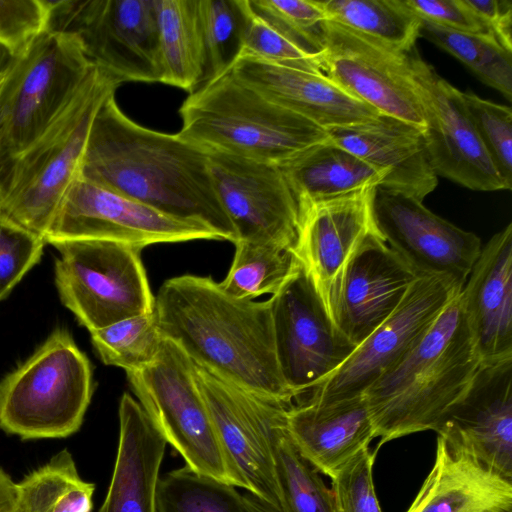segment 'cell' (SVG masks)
<instances>
[{
    "label": "cell",
    "instance_id": "obj_26",
    "mask_svg": "<svg viewBox=\"0 0 512 512\" xmlns=\"http://www.w3.org/2000/svg\"><path fill=\"white\" fill-rule=\"evenodd\" d=\"M287 428L303 456L330 478L375 438L363 395L327 405H292Z\"/></svg>",
    "mask_w": 512,
    "mask_h": 512
},
{
    "label": "cell",
    "instance_id": "obj_47",
    "mask_svg": "<svg viewBox=\"0 0 512 512\" xmlns=\"http://www.w3.org/2000/svg\"><path fill=\"white\" fill-rule=\"evenodd\" d=\"M0 512H17L16 483L0 467Z\"/></svg>",
    "mask_w": 512,
    "mask_h": 512
},
{
    "label": "cell",
    "instance_id": "obj_20",
    "mask_svg": "<svg viewBox=\"0 0 512 512\" xmlns=\"http://www.w3.org/2000/svg\"><path fill=\"white\" fill-rule=\"evenodd\" d=\"M420 275L378 234L369 232L341 276L332 319L356 347L397 308Z\"/></svg>",
    "mask_w": 512,
    "mask_h": 512
},
{
    "label": "cell",
    "instance_id": "obj_2",
    "mask_svg": "<svg viewBox=\"0 0 512 512\" xmlns=\"http://www.w3.org/2000/svg\"><path fill=\"white\" fill-rule=\"evenodd\" d=\"M154 312L162 336L217 378L288 406L297 398L278 366L269 300L238 299L187 274L162 284Z\"/></svg>",
    "mask_w": 512,
    "mask_h": 512
},
{
    "label": "cell",
    "instance_id": "obj_5",
    "mask_svg": "<svg viewBox=\"0 0 512 512\" xmlns=\"http://www.w3.org/2000/svg\"><path fill=\"white\" fill-rule=\"evenodd\" d=\"M119 86L94 65L67 108L0 179L1 213L46 241L64 194L80 171L94 116Z\"/></svg>",
    "mask_w": 512,
    "mask_h": 512
},
{
    "label": "cell",
    "instance_id": "obj_31",
    "mask_svg": "<svg viewBox=\"0 0 512 512\" xmlns=\"http://www.w3.org/2000/svg\"><path fill=\"white\" fill-rule=\"evenodd\" d=\"M94 491L64 449L16 483L17 512H92Z\"/></svg>",
    "mask_w": 512,
    "mask_h": 512
},
{
    "label": "cell",
    "instance_id": "obj_36",
    "mask_svg": "<svg viewBox=\"0 0 512 512\" xmlns=\"http://www.w3.org/2000/svg\"><path fill=\"white\" fill-rule=\"evenodd\" d=\"M90 333L92 344L103 363L120 367L126 373L151 364L164 340L154 310Z\"/></svg>",
    "mask_w": 512,
    "mask_h": 512
},
{
    "label": "cell",
    "instance_id": "obj_40",
    "mask_svg": "<svg viewBox=\"0 0 512 512\" xmlns=\"http://www.w3.org/2000/svg\"><path fill=\"white\" fill-rule=\"evenodd\" d=\"M462 97L474 128L498 173L512 187V111L467 91Z\"/></svg>",
    "mask_w": 512,
    "mask_h": 512
},
{
    "label": "cell",
    "instance_id": "obj_44",
    "mask_svg": "<svg viewBox=\"0 0 512 512\" xmlns=\"http://www.w3.org/2000/svg\"><path fill=\"white\" fill-rule=\"evenodd\" d=\"M404 3L419 19L441 27L466 33L490 34L463 0H404Z\"/></svg>",
    "mask_w": 512,
    "mask_h": 512
},
{
    "label": "cell",
    "instance_id": "obj_15",
    "mask_svg": "<svg viewBox=\"0 0 512 512\" xmlns=\"http://www.w3.org/2000/svg\"><path fill=\"white\" fill-rule=\"evenodd\" d=\"M408 55L425 119V146L436 175L475 191L511 189L484 148L462 92L425 62L415 47Z\"/></svg>",
    "mask_w": 512,
    "mask_h": 512
},
{
    "label": "cell",
    "instance_id": "obj_42",
    "mask_svg": "<svg viewBox=\"0 0 512 512\" xmlns=\"http://www.w3.org/2000/svg\"><path fill=\"white\" fill-rule=\"evenodd\" d=\"M377 450H361L331 478L335 512H382L372 468Z\"/></svg>",
    "mask_w": 512,
    "mask_h": 512
},
{
    "label": "cell",
    "instance_id": "obj_29",
    "mask_svg": "<svg viewBox=\"0 0 512 512\" xmlns=\"http://www.w3.org/2000/svg\"><path fill=\"white\" fill-rule=\"evenodd\" d=\"M161 81L189 93L205 80L199 0H157Z\"/></svg>",
    "mask_w": 512,
    "mask_h": 512
},
{
    "label": "cell",
    "instance_id": "obj_22",
    "mask_svg": "<svg viewBox=\"0 0 512 512\" xmlns=\"http://www.w3.org/2000/svg\"><path fill=\"white\" fill-rule=\"evenodd\" d=\"M233 75L268 101L326 131L372 121L381 114L323 73L238 56Z\"/></svg>",
    "mask_w": 512,
    "mask_h": 512
},
{
    "label": "cell",
    "instance_id": "obj_34",
    "mask_svg": "<svg viewBox=\"0 0 512 512\" xmlns=\"http://www.w3.org/2000/svg\"><path fill=\"white\" fill-rule=\"evenodd\" d=\"M419 37L457 58L483 83L511 100L512 51L492 35L460 32L420 19Z\"/></svg>",
    "mask_w": 512,
    "mask_h": 512
},
{
    "label": "cell",
    "instance_id": "obj_39",
    "mask_svg": "<svg viewBox=\"0 0 512 512\" xmlns=\"http://www.w3.org/2000/svg\"><path fill=\"white\" fill-rule=\"evenodd\" d=\"M252 9L310 54L321 55L320 26L327 16L319 0H249Z\"/></svg>",
    "mask_w": 512,
    "mask_h": 512
},
{
    "label": "cell",
    "instance_id": "obj_33",
    "mask_svg": "<svg viewBox=\"0 0 512 512\" xmlns=\"http://www.w3.org/2000/svg\"><path fill=\"white\" fill-rule=\"evenodd\" d=\"M222 290L238 299L276 294L299 266L293 249L273 243L236 241Z\"/></svg>",
    "mask_w": 512,
    "mask_h": 512
},
{
    "label": "cell",
    "instance_id": "obj_46",
    "mask_svg": "<svg viewBox=\"0 0 512 512\" xmlns=\"http://www.w3.org/2000/svg\"><path fill=\"white\" fill-rule=\"evenodd\" d=\"M5 79V69L0 71V179L4 176L7 169L10 167L13 159L11 157L5 133L4 124V98L2 85Z\"/></svg>",
    "mask_w": 512,
    "mask_h": 512
},
{
    "label": "cell",
    "instance_id": "obj_21",
    "mask_svg": "<svg viewBox=\"0 0 512 512\" xmlns=\"http://www.w3.org/2000/svg\"><path fill=\"white\" fill-rule=\"evenodd\" d=\"M375 189L367 187L341 197L301 204L294 252L331 319L343 271L365 236L375 229Z\"/></svg>",
    "mask_w": 512,
    "mask_h": 512
},
{
    "label": "cell",
    "instance_id": "obj_30",
    "mask_svg": "<svg viewBox=\"0 0 512 512\" xmlns=\"http://www.w3.org/2000/svg\"><path fill=\"white\" fill-rule=\"evenodd\" d=\"M289 407L277 404L266 428L281 512H335L331 488L326 486L321 473L303 456L288 431Z\"/></svg>",
    "mask_w": 512,
    "mask_h": 512
},
{
    "label": "cell",
    "instance_id": "obj_32",
    "mask_svg": "<svg viewBox=\"0 0 512 512\" xmlns=\"http://www.w3.org/2000/svg\"><path fill=\"white\" fill-rule=\"evenodd\" d=\"M327 19L397 52L407 53L419 37L420 19L404 0H319Z\"/></svg>",
    "mask_w": 512,
    "mask_h": 512
},
{
    "label": "cell",
    "instance_id": "obj_37",
    "mask_svg": "<svg viewBox=\"0 0 512 512\" xmlns=\"http://www.w3.org/2000/svg\"><path fill=\"white\" fill-rule=\"evenodd\" d=\"M199 13L206 52L205 82L229 70L240 54L243 0H199Z\"/></svg>",
    "mask_w": 512,
    "mask_h": 512
},
{
    "label": "cell",
    "instance_id": "obj_19",
    "mask_svg": "<svg viewBox=\"0 0 512 512\" xmlns=\"http://www.w3.org/2000/svg\"><path fill=\"white\" fill-rule=\"evenodd\" d=\"M435 432L512 481V358L482 363Z\"/></svg>",
    "mask_w": 512,
    "mask_h": 512
},
{
    "label": "cell",
    "instance_id": "obj_48",
    "mask_svg": "<svg viewBox=\"0 0 512 512\" xmlns=\"http://www.w3.org/2000/svg\"><path fill=\"white\" fill-rule=\"evenodd\" d=\"M251 512H281L276 507L247 492L243 494Z\"/></svg>",
    "mask_w": 512,
    "mask_h": 512
},
{
    "label": "cell",
    "instance_id": "obj_8",
    "mask_svg": "<svg viewBox=\"0 0 512 512\" xmlns=\"http://www.w3.org/2000/svg\"><path fill=\"white\" fill-rule=\"evenodd\" d=\"M62 303L89 332L154 310L141 247L96 239L51 243Z\"/></svg>",
    "mask_w": 512,
    "mask_h": 512
},
{
    "label": "cell",
    "instance_id": "obj_17",
    "mask_svg": "<svg viewBox=\"0 0 512 512\" xmlns=\"http://www.w3.org/2000/svg\"><path fill=\"white\" fill-rule=\"evenodd\" d=\"M194 374L235 486L281 511L266 428L273 408L283 403L225 382L196 364Z\"/></svg>",
    "mask_w": 512,
    "mask_h": 512
},
{
    "label": "cell",
    "instance_id": "obj_6",
    "mask_svg": "<svg viewBox=\"0 0 512 512\" xmlns=\"http://www.w3.org/2000/svg\"><path fill=\"white\" fill-rule=\"evenodd\" d=\"M94 390L92 368L64 328L0 380V429L23 440L79 430Z\"/></svg>",
    "mask_w": 512,
    "mask_h": 512
},
{
    "label": "cell",
    "instance_id": "obj_43",
    "mask_svg": "<svg viewBox=\"0 0 512 512\" xmlns=\"http://www.w3.org/2000/svg\"><path fill=\"white\" fill-rule=\"evenodd\" d=\"M51 0H0V45L11 58L49 30Z\"/></svg>",
    "mask_w": 512,
    "mask_h": 512
},
{
    "label": "cell",
    "instance_id": "obj_1",
    "mask_svg": "<svg viewBox=\"0 0 512 512\" xmlns=\"http://www.w3.org/2000/svg\"><path fill=\"white\" fill-rule=\"evenodd\" d=\"M80 173L165 215L204 224L221 240L236 241L208 154L177 134L137 124L121 111L115 92L94 116Z\"/></svg>",
    "mask_w": 512,
    "mask_h": 512
},
{
    "label": "cell",
    "instance_id": "obj_4",
    "mask_svg": "<svg viewBox=\"0 0 512 512\" xmlns=\"http://www.w3.org/2000/svg\"><path fill=\"white\" fill-rule=\"evenodd\" d=\"M179 113L177 135L207 154L282 165L330 139L324 128L268 101L230 69L190 93Z\"/></svg>",
    "mask_w": 512,
    "mask_h": 512
},
{
    "label": "cell",
    "instance_id": "obj_23",
    "mask_svg": "<svg viewBox=\"0 0 512 512\" xmlns=\"http://www.w3.org/2000/svg\"><path fill=\"white\" fill-rule=\"evenodd\" d=\"M330 140L359 157L386 178L381 186L423 202L437 186L423 131L402 120L380 115L352 126L327 131Z\"/></svg>",
    "mask_w": 512,
    "mask_h": 512
},
{
    "label": "cell",
    "instance_id": "obj_35",
    "mask_svg": "<svg viewBox=\"0 0 512 512\" xmlns=\"http://www.w3.org/2000/svg\"><path fill=\"white\" fill-rule=\"evenodd\" d=\"M156 507L157 512H251L235 486L186 465L159 478Z\"/></svg>",
    "mask_w": 512,
    "mask_h": 512
},
{
    "label": "cell",
    "instance_id": "obj_45",
    "mask_svg": "<svg viewBox=\"0 0 512 512\" xmlns=\"http://www.w3.org/2000/svg\"><path fill=\"white\" fill-rule=\"evenodd\" d=\"M489 33L512 51V2L510 0H463Z\"/></svg>",
    "mask_w": 512,
    "mask_h": 512
},
{
    "label": "cell",
    "instance_id": "obj_14",
    "mask_svg": "<svg viewBox=\"0 0 512 512\" xmlns=\"http://www.w3.org/2000/svg\"><path fill=\"white\" fill-rule=\"evenodd\" d=\"M320 42L323 74L380 114L424 130L410 51L397 52L329 19L321 23Z\"/></svg>",
    "mask_w": 512,
    "mask_h": 512
},
{
    "label": "cell",
    "instance_id": "obj_41",
    "mask_svg": "<svg viewBox=\"0 0 512 512\" xmlns=\"http://www.w3.org/2000/svg\"><path fill=\"white\" fill-rule=\"evenodd\" d=\"M45 239L0 212V301L42 256Z\"/></svg>",
    "mask_w": 512,
    "mask_h": 512
},
{
    "label": "cell",
    "instance_id": "obj_28",
    "mask_svg": "<svg viewBox=\"0 0 512 512\" xmlns=\"http://www.w3.org/2000/svg\"><path fill=\"white\" fill-rule=\"evenodd\" d=\"M280 166L301 204L378 187L386 178L385 173L330 139L308 148Z\"/></svg>",
    "mask_w": 512,
    "mask_h": 512
},
{
    "label": "cell",
    "instance_id": "obj_3",
    "mask_svg": "<svg viewBox=\"0 0 512 512\" xmlns=\"http://www.w3.org/2000/svg\"><path fill=\"white\" fill-rule=\"evenodd\" d=\"M460 292L414 348L364 392L380 438L376 450L406 435L436 431L482 365Z\"/></svg>",
    "mask_w": 512,
    "mask_h": 512
},
{
    "label": "cell",
    "instance_id": "obj_9",
    "mask_svg": "<svg viewBox=\"0 0 512 512\" xmlns=\"http://www.w3.org/2000/svg\"><path fill=\"white\" fill-rule=\"evenodd\" d=\"M127 377L139 404L186 466L235 486L197 385L194 364L186 354L164 338L156 359Z\"/></svg>",
    "mask_w": 512,
    "mask_h": 512
},
{
    "label": "cell",
    "instance_id": "obj_16",
    "mask_svg": "<svg viewBox=\"0 0 512 512\" xmlns=\"http://www.w3.org/2000/svg\"><path fill=\"white\" fill-rule=\"evenodd\" d=\"M208 157L236 241L273 243L294 250L301 203L281 166L217 153Z\"/></svg>",
    "mask_w": 512,
    "mask_h": 512
},
{
    "label": "cell",
    "instance_id": "obj_24",
    "mask_svg": "<svg viewBox=\"0 0 512 512\" xmlns=\"http://www.w3.org/2000/svg\"><path fill=\"white\" fill-rule=\"evenodd\" d=\"M460 298L482 363L512 358V223L482 246Z\"/></svg>",
    "mask_w": 512,
    "mask_h": 512
},
{
    "label": "cell",
    "instance_id": "obj_25",
    "mask_svg": "<svg viewBox=\"0 0 512 512\" xmlns=\"http://www.w3.org/2000/svg\"><path fill=\"white\" fill-rule=\"evenodd\" d=\"M118 412L117 454L98 512H157L159 470L167 442L130 394L122 395Z\"/></svg>",
    "mask_w": 512,
    "mask_h": 512
},
{
    "label": "cell",
    "instance_id": "obj_38",
    "mask_svg": "<svg viewBox=\"0 0 512 512\" xmlns=\"http://www.w3.org/2000/svg\"><path fill=\"white\" fill-rule=\"evenodd\" d=\"M245 26L238 56L250 57L278 65L323 73L321 55H313L300 48L279 32L243 0Z\"/></svg>",
    "mask_w": 512,
    "mask_h": 512
},
{
    "label": "cell",
    "instance_id": "obj_13",
    "mask_svg": "<svg viewBox=\"0 0 512 512\" xmlns=\"http://www.w3.org/2000/svg\"><path fill=\"white\" fill-rule=\"evenodd\" d=\"M269 301L278 366L298 398L330 376L356 346L338 330L301 264Z\"/></svg>",
    "mask_w": 512,
    "mask_h": 512
},
{
    "label": "cell",
    "instance_id": "obj_18",
    "mask_svg": "<svg viewBox=\"0 0 512 512\" xmlns=\"http://www.w3.org/2000/svg\"><path fill=\"white\" fill-rule=\"evenodd\" d=\"M373 224L380 237L420 276H446L464 284L480 255L481 239L427 209L422 201L376 187Z\"/></svg>",
    "mask_w": 512,
    "mask_h": 512
},
{
    "label": "cell",
    "instance_id": "obj_10",
    "mask_svg": "<svg viewBox=\"0 0 512 512\" xmlns=\"http://www.w3.org/2000/svg\"><path fill=\"white\" fill-rule=\"evenodd\" d=\"M49 29L80 39L88 59L120 85L160 82L157 0L51 1Z\"/></svg>",
    "mask_w": 512,
    "mask_h": 512
},
{
    "label": "cell",
    "instance_id": "obj_12",
    "mask_svg": "<svg viewBox=\"0 0 512 512\" xmlns=\"http://www.w3.org/2000/svg\"><path fill=\"white\" fill-rule=\"evenodd\" d=\"M96 239L145 247L220 237L208 226L165 215L81 175L72 180L54 216L46 243Z\"/></svg>",
    "mask_w": 512,
    "mask_h": 512
},
{
    "label": "cell",
    "instance_id": "obj_7",
    "mask_svg": "<svg viewBox=\"0 0 512 512\" xmlns=\"http://www.w3.org/2000/svg\"><path fill=\"white\" fill-rule=\"evenodd\" d=\"M94 64L78 36L46 30L5 68L4 124L14 160L36 142L67 108Z\"/></svg>",
    "mask_w": 512,
    "mask_h": 512
},
{
    "label": "cell",
    "instance_id": "obj_11",
    "mask_svg": "<svg viewBox=\"0 0 512 512\" xmlns=\"http://www.w3.org/2000/svg\"><path fill=\"white\" fill-rule=\"evenodd\" d=\"M463 285L446 276L418 277L393 313L305 401L327 405L363 395L414 348Z\"/></svg>",
    "mask_w": 512,
    "mask_h": 512
},
{
    "label": "cell",
    "instance_id": "obj_27",
    "mask_svg": "<svg viewBox=\"0 0 512 512\" xmlns=\"http://www.w3.org/2000/svg\"><path fill=\"white\" fill-rule=\"evenodd\" d=\"M406 512H512V481L437 436L434 464Z\"/></svg>",
    "mask_w": 512,
    "mask_h": 512
}]
</instances>
